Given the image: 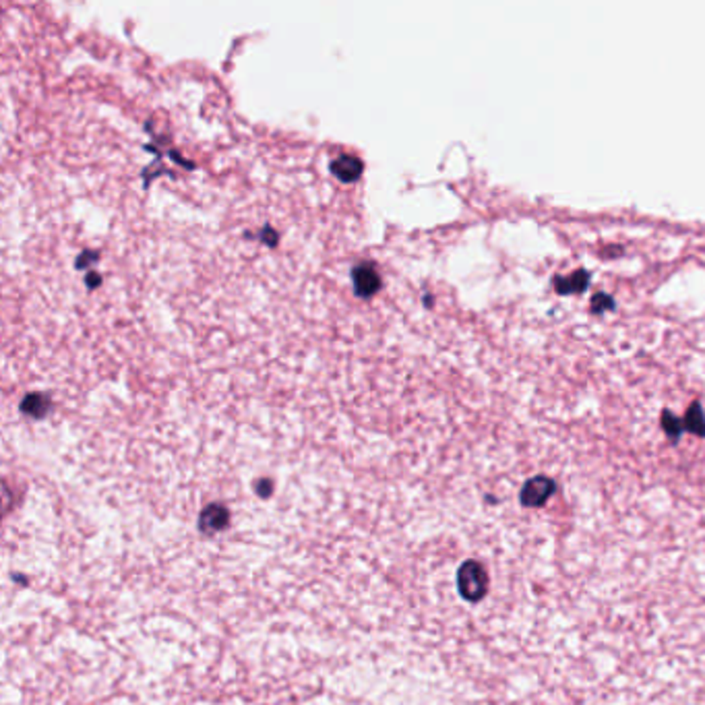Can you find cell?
Instances as JSON below:
<instances>
[{
    "instance_id": "obj_1",
    "label": "cell",
    "mask_w": 705,
    "mask_h": 705,
    "mask_svg": "<svg viewBox=\"0 0 705 705\" xmlns=\"http://www.w3.org/2000/svg\"><path fill=\"white\" fill-rule=\"evenodd\" d=\"M459 594L467 602H480L489 592V575L476 561H466L458 571Z\"/></svg>"
},
{
    "instance_id": "obj_2",
    "label": "cell",
    "mask_w": 705,
    "mask_h": 705,
    "mask_svg": "<svg viewBox=\"0 0 705 705\" xmlns=\"http://www.w3.org/2000/svg\"><path fill=\"white\" fill-rule=\"evenodd\" d=\"M555 492H556L555 480H550L548 476H534L523 484L522 492H519V503H522L523 507H542Z\"/></svg>"
},
{
    "instance_id": "obj_3",
    "label": "cell",
    "mask_w": 705,
    "mask_h": 705,
    "mask_svg": "<svg viewBox=\"0 0 705 705\" xmlns=\"http://www.w3.org/2000/svg\"><path fill=\"white\" fill-rule=\"evenodd\" d=\"M589 280H592V273L588 269H575L573 273L569 275H555L553 278V288L559 294H581L588 290Z\"/></svg>"
},
{
    "instance_id": "obj_4",
    "label": "cell",
    "mask_w": 705,
    "mask_h": 705,
    "mask_svg": "<svg viewBox=\"0 0 705 705\" xmlns=\"http://www.w3.org/2000/svg\"><path fill=\"white\" fill-rule=\"evenodd\" d=\"M230 513L222 505H211V507L201 513V530L203 531H217L223 530L228 525Z\"/></svg>"
},
{
    "instance_id": "obj_5",
    "label": "cell",
    "mask_w": 705,
    "mask_h": 705,
    "mask_svg": "<svg viewBox=\"0 0 705 705\" xmlns=\"http://www.w3.org/2000/svg\"><path fill=\"white\" fill-rule=\"evenodd\" d=\"M685 431L697 434V437H705V414L700 401H693L687 408V414H685Z\"/></svg>"
},
{
    "instance_id": "obj_6",
    "label": "cell",
    "mask_w": 705,
    "mask_h": 705,
    "mask_svg": "<svg viewBox=\"0 0 705 705\" xmlns=\"http://www.w3.org/2000/svg\"><path fill=\"white\" fill-rule=\"evenodd\" d=\"M333 172L342 178V181H354V178L361 176V162H356L354 158H342L333 164Z\"/></svg>"
},
{
    "instance_id": "obj_7",
    "label": "cell",
    "mask_w": 705,
    "mask_h": 705,
    "mask_svg": "<svg viewBox=\"0 0 705 705\" xmlns=\"http://www.w3.org/2000/svg\"><path fill=\"white\" fill-rule=\"evenodd\" d=\"M662 428H664V433L669 434V439H672L677 443V441L681 439V434L685 433V422L678 418V416L672 414L670 409H664V412H662Z\"/></svg>"
},
{
    "instance_id": "obj_8",
    "label": "cell",
    "mask_w": 705,
    "mask_h": 705,
    "mask_svg": "<svg viewBox=\"0 0 705 705\" xmlns=\"http://www.w3.org/2000/svg\"><path fill=\"white\" fill-rule=\"evenodd\" d=\"M592 312H604V311H612L614 306H617V303H614V298L611 296V294H606V292H598V294H594V298H592Z\"/></svg>"
}]
</instances>
